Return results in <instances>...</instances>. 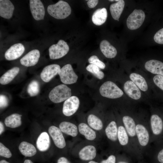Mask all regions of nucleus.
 Wrapping results in <instances>:
<instances>
[{
  "instance_id": "obj_43",
  "label": "nucleus",
  "mask_w": 163,
  "mask_h": 163,
  "mask_svg": "<svg viewBox=\"0 0 163 163\" xmlns=\"http://www.w3.org/2000/svg\"><path fill=\"white\" fill-rule=\"evenodd\" d=\"M57 163H70L69 160L66 157H62L57 160Z\"/></svg>"
},
{
  "instance_id": "obj_41",
  "label": "nucleus",
  "mask_w": 163,
  "mask_h": 163,
  "mask_svg": "<svg viewBox=\"0 0 163 163\" xmlns=\"http://www.w3.org/2000/svg\"><path fill=\"white\" fill-rule=\"evenodd\" d=\"M116 158L113 155H110L106 159L102 160L101 163H116Z\"/></svg>"
},
{
  "instance_id": "obj_31",
  "label": "nucleus",
  "mask_w": 163,
  "mask_h": 163,
  "mask_svg": "<svg viewBox=\"0 0 163 163\" xmlns=\"http://www.w3.org/2000/svg\"><path fill=\"white\" fill-rule=\"evenodd\" d=\"M22 115L14 113L7 117L4 121L5 126L12 128H14L20 126L21 124Z\"/></svg>"
},
{
  "instance_id": "obj_21",
  "label": "nucleus",
  "mask_w": 163,
  "mask_h": 163,
  "mask_svg": "<svg viewBox=\"0 0 163 163\" xmlns=\"http://www.w3.org/2000/svg\"><path fill=\"white\" fill-rule=\"evenodd\" d=\"M105 132L107 138L109 140L113 142H118L117 138L118 125L115 121L112 120L108 123L105 128Z\"/></svg>"
},
{
  "instance_id": "obj_46",
  "label": "nucleus",
  "mask_w": 163,
  "mask_h": 163,
  "mask_svg": "<svg viewBox=\"0 0 163 163\" xmlns=\"http://www.w3.org/2000/svg\"><path fill=\"white\" fill-rule=\"evenodd\" d=\"M0 163H10L5 160H2L0 161Z\"/></svg>"
},
{
  "instance_id": "obj_15",
  "label": "nucleus",
  "mask_w": 163,
  "mask_h": 163,
  "mask_svg": "<svg viewBox=\"0 0 163 163\" xmlns=\"http://www.w3.org/2000/svg\"><path fill=\"white\" fill-rule=\"evenodd\" d=\"M25 48L21 43H19L11 46L6 51L5 57L8 60L16 59L20 57L23 53Z\"/></svg>"
},
{
  "instance_id": "obj_23",
  "label": "nucleus",
  "mask_w": 163,
  "mask_h": 163,
  "mask_svg": "<svg viewBox=\"0 0 163 163\" xmlns=\"http://www.w3.org/2000/svg\"><path fill=\"white\" fill-rule=\"evenodd\" d=\"M100 47L102 53L107 58H113L117 55L116 48L106 40H103L101 42Z\"/></svg>"
},
{
  "instance_id": "obj_34",
  "label": "nucleus",
  "mask_w": 163,
  "mask_h": 163,
  "mask_svg": "<svg viewBox=\"0 0 163 163\" xmlns=\"http://www.w3.org/2000/svg\"><path fill=\"white\" fill-rule=\"evenodd\" d=\"M40 90L38 82L37 81L34 80L29 84L27 88V92L30 96L34 97L39 94Z\"/></svg>"
},
{
  "instance_id": "obj_47",
  "label": "nucleus",
  "mask_w": 163,
  "mask_h": 163,
  "mask_svg": "<svg viewBox=\"0 0 163 163\" xmlns=\"http://www.w3.org/2000/svg\"><path fill=\"white\" fill-rule=\"evenodd\" d=\"M117 163H130L129 162L125 161H118Z\"/></svg>"
},
{
  "instance_id": "obj_19",
  "label": "nucleus",
  "mask_w": 163,
  "mask_h": 163,
  "mask_svg": "<svg viewBox=\"0 0 163 163\" xmlns=\"http://www.w3.org/2000/svg\"><path fill=\"white\" fill-rule=\"evenodd\" d=\"M145 69L152 73L163 76V62L155 59L147 61L145 64Z\"/></svg>"
},
{
  "instance_id": "obj_30",
  "label": "nucleus",
  "mask_w": 163,
  "mask_h": 163,
  "mask_svg": "<svg viewBox=\"0 0 163 163\" xmlns=\"http://www.w3.org/2000/svg\"><path fill=\"white\" fill-rule=\"evenodd\" d=\"M19 71V68L17 67H14L8 70L0 77V84L5 85L9 83L18 74Z\"/></svg>"
},
{
  "instance_id": "obj_42",
  "label": "nucleus",
  "mask_w": 163,
  "mask_h": 163,
  "mask_svg": "<svg viewBox=\"0 0 163 163\" xmlns=\"http://www.w3.org/2000/svg\"><path fill=\"white\" fill-rule=\"evenodd\" d=\"M98 2L97 0H89L87 2L88 7L90 8H93L95 7Z\"/></svg>"
},
{
  "instance_id": "obj_44",
  "label": "nucleus",
  "mask_w": 163,
  "mask_h": 163,
  "mask_svg": "<svg viewBox=\"0 0 163 163\" xmlns=\"http://www.w3.org/2000/svg\"><path fill=\"white\" fill-rule=\"evenodd\" d=\"M4 130L3 124L2 122H0V135H1Z\"/></svg>"
},
{
  "instance_id": "obj_32",
  "label": "nucleus",
  "mask_w": 163,
  "mask_h": 163,
  "mask_svg": "<svg viewBox=\"0 0 163 163\" xmlns=\"http://www.w3.org/2000/svg\"><path fill=\"white\" fill-rule=\"evenodd\" d=\"M78 129L80 134L88 140H93L96 138L95 132L85 123H80L78 126Z\"/></svg>"
},
{
  "instance_id": "obj_18",
  "label": "nucleus",
  "mask_w": 163,
  "mask_h": 163,
  "mask_svg": "<svg viewBox=\"0 0 163 163\" xmlns=\"http://www.w3.org/2000/svg\"><path fill=\"white\" fill-rule=\"evenodd\" d=\"M149 151L153 155L156 163H163V139L152 143Z\"/></svg>"
},
{
  "instance_id": "obj_22",
  "label": "nucleus",
  "mask_w": 163,
  "mask_h": 163,
  "mask_svg": "<svg viewBox=\"0 0 163 163\" xmlns=\"http://www.w3.org/2000/svg\"><path fill=\"white\" fill-rule=\"evenodd\" d=\"M78 155L79 158L82 160H92L96 156V149L95 147L92 145L86 146L80 151Z\"/></svg>"
},
{
  "instance_id": "obj_17",
  "label": "nucleus",
  "mask_w": 163,
  "mask_h": 163,
  "mask_svg": "<svg viewBox=\"0 0 163 163\" xmlns=\"http://www.w3.org/2000/svg\"><path fill=\"white\" fill-rule=\"evenodd\" d=\"M123 90L125 93L133 100H138L141 97L140 89L131 80L127 81L124 83Z\"/></svg>"
},
{
  "instance_id": "obj_4",
  "label": "nucleus",
  "mask_w": 163,
  "mask_h": 163,
  "mask_svg": "<svg viewBox=\"0 0 163 163\" xmlns=\"http://www.w3.org/2000/svg\"><path fill=\"white\" fill-rule=\"evenodd\" d=\"M47 10L51 16L58 19L66 18L71 13V9L69 4L62 0H59L54 4L49 5Z\"/></svg>"
},
{
  "instance_id": "obj_5",
  "label": "nucleus",
  "mask_w": 163,
  "mask_h": 163,
  "mask_svg": "<svg viewBox=\"0 0 163 163\" xmlns=\"http://www.w3.org/2000/svg\"><path fill=\"white\" fill-rule=\"evenodd\" d=\"M71 89L65 84H61L53 88L49 94L52 102L58 103L63 102L71 97Z\"/></svg>"
},
{
  "instance_id": "obj_2",
  "label": "nucleus",
  "mask_w": 163,
  "mask_h": 163,
  "mask_svg": "<svg viewBox=\"0 0 163 163\" xmlns=\"http://www.w3.org/2000/svg\"><path fill=\"white\" fill-rule=\"evenodd\" d=\"M121 120L128 133L131 145L135 153L141 154L136 136L135 119L130 115L125 114L122 117Z\"/></svg>"
},
{
  "instance_id": "obj_35",
  "label": "nucleus",
  "mask_w": 163,
  "mask_h": 163,
  "mask_svg": "<svg viewBox=\"0 0 163 163\" xmlns=\"http://www.w3.org/2000/svg\"><path fill=\"white\" fill-rule=\"evenodd\" d=\"M86 69L99 79H103L104 77V73L100 71L99 67L95 65L89 64L86 67Z\"/></svg>"
},
{
  "instance_id": "obj_38",
  "label": "nucleus",
  "mask_w": 163,
  "mask_h": 163,
  "mask_svg": "<svg viewBox=\"0 0 163 163\" xmlns=\"http://www.w3.org/2000/svg\"><path fill=\"white\" fill-rule=\"evenodd\" d=\"M153 81L157 87L163 91V76L156 75L153 78Z\"/></svg>"
},
{
  "instance_id": "obj_26",
  "label": "nucleus",
  "mask_w": 163,
  "mask_h": 163,
  "mask_svg": "<svg viewBox=\"0 0 163 163\" xmlns=\"http://www.w3.org/2000/svg\"><path fill=\"white\" fill-rule=\"evenodd\" d=\"M125 6L124 0H119L117 2L111 4L110 10L113 18L115 20L119 21V19L123 11Z\"/></svg>"
},
{
  "instance_id": "obj_27",
  "label": "nucleus",
  "mask_w": 163,
  "mask_h": 163,
  "mask_svg": "<svg viewBox=\"0 0 163 163\" xmlns=\"http://www.w3.org/2000/svg\"><path fill=\"white\" fill-rule=\"evenodd\" d=\"M59 128L61 131L72 137H75L78 134V128L74 124L70 122L64 121L59 125Z\"/></svg>"
},
{
  "instance_id": "obj_7",
  "label": "nucleus",
  "mask_w": 163,
  "mask_h": 163,
  "mask_svg": "<svg viewBox=\"0 0 163 163\" xmlns=\"http://www.w3.org/2000/svg\"><path fill=\"white\" fill-rule=\"evenodd\" d=\"M117 138L119 145L122 150L128 153H135L122 120L121 123L118 125Z\"/></svg>"
},
{
  "instance_id": "obj_3",
  "label": "nucleus",
  "mask_w": 163,
  "mask_h": 163,
  "mask_svg": "<svg viewBox=\"0 0 163 163\" xmlns=\"http://www.w3.org/2000/svg\"><path fill=\"white\" fill-rule=\"evenodd\" d=\"M157 113H152L149 120L152 143L163 139V115Z\"/></svg>"
},
{
  "instance_id": "obj_48",
  "label": "nucleus",
  "mask_w": 163,
  "mask_h": 163,
  "mask_svg": "<svg viewBox=\"0 0 163 163\" xmlns=\"http://www.w3.org/2000/svg\"><path fill=\"white\" fill-rule=\"evenodd\" d=\"M88 163H98L97 162L93 161H89Z\"/></svg>"
},
{
  "instance_id": "obj_6",
  "label": "nucleus",
  "mask_w": 163,
  "mask_h": 163,
  "mask_svg": "<svg viewBox=\"0 0 163 163\" xmlns=\"http://www.w3.org/2000/svg\"><path fill=\"white\" fill-rule=\"evenodd\" d=\"M100 94L103 97L110 99H116L121 97L123 94L122 90L113 82H105L99 89Z\"/></svg>"
},
{
  "instance_id": "obj_39",
  "label": "nucleus",
  "mask_w": 163,
  "mask_h": 163,
  "mask_svg": "<svg viewBox=\"0 0 163 163\" xmlns=\"http://www.w3.org/2000/svg\"><path fill=\"white\" fill-rule=\"evenodd\" d=\"M154 40L156 43L163 44V28L155 33L154 37Z\"/></svg>"
},
{
  "instance_id": "obj_1",
  "label": "nucleus",
  "mask_w": 163,
  "mask_h": 163,
  "mask_svg": "<svg viewBox=\"0 0 163 163\" xmlns=\"http://www.w3.org/2000/svg\"><path fill=\"white\" fill-rule=\"evenodd\" d=\"M136 120V131L139 149L142 154L148 152L151 144L152 135L149 121Z\"/></svg>"
},
{
  "instance_id": "obj_40",
  "label": "nucleus",
  "mask_w": 163,
  "mask_h": 163,
  "mask_svg": "<svg viewBox=\"0 0 163 163\" xmlns=\"http://www.w3.org/2000/svg\"><path fill=\"white\" fill-rule=\"evenodd\" d=\"M8 104V100L7 97L3 95H1L0 96V108L6 107Z\"/></svg>"
},
{
  "instance_id": "obj_11",
  "label": "nucleus",
  "mask_w": 163,
  "mask_h": 163,
  "mask_svg": "<svg viewBox=\"0 0 163 163\" xmlns=\"http://www.w3.org/2000/svg\"><path fill=\"white\" fill-rule=\"evenodd\" d=\"M79 104V100L77 97L71 96L64 103L62 108L63 114L68 117L73 115L78 109Z\"/></svg>"
},
{
  "instance_id": "obj_12",
  "label": "nucleus",
  "mask_w": 163,
  "mask_h": 163,
  "mask_svg": "<svg viewBox=\"0 0 163 163\" xmlns=\"http://www.w3.org/2000/svg\"><path fill=\"white\" fill-rule=\"evenodd\" d=\"M30 7L32 15L35 20H43L45 15V10L42 2L40 0H30Z\"/></svg>"
},
{
  "instance_id": "obj_49",
  "label": "nucleus",
  "mask_w": 163,
  "mask_h": 163,
  "mask_svg": "<svg viewBox=\"0 0 163 163\" xmlns=\"http://www.w3.org/2000/svg\"></svg>"
},
{
  "instance_id": "obj_24",
  "label": "nucleus",
  "mask_w": 163,
  "mask_h": 163,
  "mask_svg": "<svg viewBox=\"0 0 163 163\" xmlns=\"http://www.w3.org/2000/svg\"><path fill=\"white\" fill-rule=\"evenodd\" d=\"M107 17V11L105 8H99L97 9L93 13L92 20L94 24L100 26L105 22Z\"/></svg>"
},
{
  "instance_id": "obj_45",
  "label": "nucleus",
  "mask_w": 163,
  "mask_h": 163,
  "mask_svg": "<svg viewBox=\"0 0 163 163\" xmlns=\"http://www.w3.org/2000/svg\"><path fill=\"white\" fill-rule=\"evenodd\" d=\"M24 163H33L29 159H26L24 161Z\"/></svg>"
},
{
  "instance_id": "obj_8",
  "label": "nucleus",
  "mask_w": 163,
  "mask_h": 163,
  "mask_svg": "<svg viewBox=\"0 0 163 163\" xmlns=\"http://www.w3.org/2000/svg\"><path fill=\"white\" fill-rule=\"evenodd\" d=\"M67 43L62 40H59L56 44L51 45L49 49L50 58L52 59L60 58L66 55L69 50Z\"/></svg>"
},
{
  "instance_id": "obj_36",
  "label": "nucleus",
  "mask_w": 163,
  "mask_h": 163,
  "mask_svg": "<svg viewBox=\"0 0 163 163\" xmlns=\"http://www.w3.org/2000/svg\"><path fill=\"white\" fill-rule=\"evenodd\" d=\"M88 61L90 64L95 65L101 69H104L105 67V64L99 60L96 56L93 55L91 56L88 59Z\"/></svg>"
},
{
  "instance_id": "obj_25",
  "label": "nucleus",
  "mask_w": 163,
  "mask_h": 163,
  "mask_svg": "<svg viewBox=\"0 0 163 163\" xmlns=\"http://www.w3.org/2000/svg\"><path fill=\"white\" fill-rule=\"evenodd\" d=\"M50 140L48 134L46 132L42 133L38 137L36 142L37 147L41 152L46 151L49 148Z\"/></svg>"
},
{
  "instance_id": "obj_37",
  "label": "nucleus",
  "mask_w": 163,
  "mask_h": 163,
  "mask_svg": "<svg viewBox=\"0 0 163 163\" xmlns=\"http://www.w3.org/2000/svg\"><path fill=\"white\" fill-rule=\"evenodd\" d=\"M0 155L7 158H9L12 156L9 149L1 142L0 143Z\"/></svg>"
},
{
  "instance_id": "obj_9",
  "label": "nucleus",
  "mask_w": 163,
  "mask_h": 163,
  "mask_svg": "<svg viewBox=\"0 0 163 163\" xmlns=\"http://www.w3.org/2000/svg\"><path fill=\"white\" fill-rule=\"evenodd\" d=\"M145 18L144 12L140 9H135L129 15L126 20V25L129 29L135 30L142 24Z\"/></svg>"
},
{
  "instance_id": "obj_29",
  "label": "nucleus",
  "mask_w": 163,
  "mask_h": 163,
  "mask_svg": "<svg viewBox=\"0 0 163 163\" xmlns=\"http://www.w3.org/2000/svg\"><path fill=\"white\" fill-rule=\"evenodd\" d=\"M129 78L141 91H146L148 89L147 83L145 78L140 75L136 73L130 74Z\"/></svg>"
},
{
  "instance_id": "obj_16",
  "label": "nucleus",
  "mask_w": 163,
  "mask_h": 163,
  "mask_svg": "<svg viewBox=\"0 0 163 163\" xmlns=\"http://www.w3.org/2000/svg\"><path fill=\"white\" fill-rule=\"evenodd\" d=\"M40 56V52L38 50H32L21 59L20 63L26 67L34 66L38 62Z\"/></svg>"
},
{
  "instance_id": "obj_33",
  "label": "nucleus",
  "mask_w": 163,
  "mask_h": 163,
  "mask_svg": "<svg viewBox=\"0 0 163 163\" xmlns=\"http://www.w3.org/2000/svg\"><path fill=\"white\" fill-rule=\"evenodd\" d=\"M87 122L89 126L95 130H101L103 128V124L102 121L94 115H89L88 118Z\"/></svg>"
},
{
  "instance_id": "obj_13",
  "label": "nucleus",
  "mask_w": 163,
  "mask_h": 163,
  "mask_svg": "<svg viewBox=\"0 0 163 163\" xmlns=\"http://www.w3.org/2000/svg\"><path fill=\"white\" fill-rule=\"evenodd\" d=\"M49 133L56 146L60 149H62L66 146V142L62 132L56 126H50L48 129Z\"/></svg>"
},
{
  "instance_id": "obj_10",
  "label": "nucleus",
  "mask_w": 163,
  "mask_h": 163,
  "mask_svg": "<svg viewBox=\"0 0 163 163\" xmlns=\"http://www.w3.org/2000/svg\"><path fill=\"white\" fill-rule=\"evenodd\" d=\"M61 81L65 84H72L76 83L78 76L74 72L70 64H66L58 72Z\"/></svg>"
},
{
  "instance_id": "obj_28",
  "label": "nucleus",
  "mask_w": 163,
  "mask_h": 163,
  "mask_svg": "<svg viewBox=\"0 0 163 163\" xmlns=\"http://www.w3.org/2000/svg\"><path fill=\"white\" fill-rule=\"evenodd\" d=\"M19 149L21 154L25 157H31L34 155L37 150L34 146L28 142L23 141L20 144Z\"/></svg>"
},
{
  "instance_id": "obj_14",
  "label": "nucleus",
  "mask_w": 163,
  "mask_h": 163,
  "mask_svg": "<svg viewBox=\"0 0 163 163\" xmlns=\"http://www.w3.org/2000/svg\"><path fill=\"white\" fill-rule=\"evenodd\" d=\"M60 66L57 64H53L45 66L41 72L40 76L42 80L45 82H50L58 73Z\"/></svg>"
},
{
  "instance_id": "obj_20",
  "label": "nucleus",
  "mask_w": 163,
  "mask_h": 163,
  "mask_svg": "<svg viewBox=\"0 0 163 163\" xmlns=\"http://www.w3.org/2000/svg\"><path fill=\"white\" fill-rule=\"evenodd\" d=\"M14 9V6L9 0H0V16L6 19L11 18Z\"/></svg>"
}]
</instances>
